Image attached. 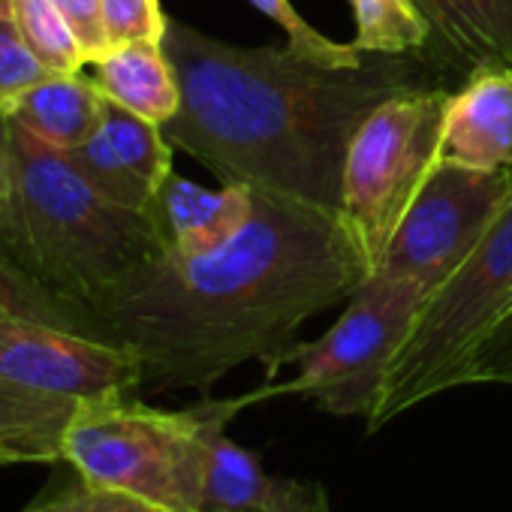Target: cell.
I'll return each mask as SVG.
<instances>
[{
	"mask_svg": "<svg viewBox=\"0 0 512 512\" xmlns=\"http://www.w3.org/2000/svg\"><path fill=\"white\" fill-rule=\"evenodd\" d=\"M368 275L338 211L253 190V214L229 244L199 256L160 250L88 323L91 335L139 359L142 389L208 395L244 362L275 377L299 329L347 302Z\"/></svg>",
	"mask_w": 512,
	"mask_h": 512,
	"instance_id": "6da1fadb",
	"label": "cell"
},
{
	"mask_svg": "<svg viewBox=\"0 0 512 512\" xmlns=\"http://www.w3.org/2000/svg\"><path fill=\"white\" fill-rule=\"evenodd\" d=\"M163 52L181 103L163 124L172 148L223 184H244L329 211L341 205L344 160L359 124L389 97L449 85L419 55H368L359 67H323L287 49H241L178 19Z\"/></svg>",
	"mask_w": 512,
	"mask_h": 512,
	"instance_id": "7a4b0ae2",
	"label": "cell"
},
{
	"mask_svg": "<svg viewBox=\"0 0 512 512\" xmlns=\"http://www.w3.org/2000/svg\"><path fill=\"white\" fill-rule=\"evenodd\" d=\"M0 241L46 293L85 323L124 278L163 250L145 211L103 196L64 151L13 121L10 202Z\"/></svg>",
	"mask_w": 512,
	"mask_h": 512,
	"instance_id": "3957f363",
	"label": "cell"
},
{
	"mask_svg": "<svg viewBox=\"0 0 512 512\" xmlns=\"http://www.w3.org/2000/svg\"><path fill=\"white\" fill-rule=\"evenodd\" d=\"M260 392L202 398L184 410H160L133 395L85 404L67 425L61 461L85 485L124 494L154 512H202L211 437Z\"/></svg>",
	"mask_w": 512,
	"mask_h": 512,
	"instance_id": "277c9868",
	"label": "cell"
},
{
	"mask_svg": "<svg viewBox=\"0 0 512 512\" xmlns=\"http://www.w3.org/2000/svg\"><path fill=\"white\" fill-rule=\"evenodd\" d=\"M142 389L139 359L112 341L40 320H0V464L61 461L73 416Z\"/></svg>",
	"mask_w": 512,
	"mask_h": 512,
	"instance_id": "5b68a950",
	"label": "cell"
},
{
	"mask_svg": "<svg viewBox=\"0 0 512 512\" xmlns=\"http://www.w3.org/2000/svg\"><path fill=\"white\" fill-rule=\"evenodd\" d=\"M512 296V190L473 253L440 284L395 353L368 431L422 401L461 389V371Z\"/></svg>",
	"mask_w": 512,
	"mask_h": 512,
	"instance_id": "8992f818",
	"label": "cell"
},
{
	"mask_svg": "<svg viewBox=\"0 0 512 512\" xmlns=\"http://www.w3.org/2000/svg\"><path fill=\"white\" fill-rule=\"evenodd\" d=\"M425 302L428 290L413 278L368 275L326 335L296 344L287 362L296 365V377L260 386V401L296 395L314 401L323 413L362 416L368 422L389 365L413 332Z\"/></svg>",
	"mask_w": 512,
	"mask_h": 512,
	"instance_id": "52a82bcc",
	"label": "cell"
},
{
	"mask_svg": "<svg viewBox=\"0 0 512 512\" xmlns=\"http://www.w3.org/2000/svg\"><path fill=\"white\" fill-rule=\"evenodd\" d=\"M449 94V85L395 94L383 100L350 139L338 220L371 275L383 260L398 220L440 160Z\"/></svg>",
	"mask_w": 512,
	"mask_h": 512,
	"instance_id": "ba28073f",
	"label": "cell"
},
{
	"mask_svg": "<svg viewBox=\"0 0 512 512\" xmlns=\"http://www.w3.org/2000/svg\"><path fill=\"white\" fill-rule=\"evenodd\" d=\"M512 190V169L479 172L437 160L398 220L380 275L413 278L428 296L446 284L488 232Z\"/></svg>",
	"mask_w": 512,
	"mask_h": 512,
	"instance_id": "9c48e42d",
	"label": "cell"
},
{
	"mask_svg": "<svg viewBox=\"0 0 512 512\" xmlns=\"http://www.w3.org/2000/svg\"><path fill=\"white\" fill-rule=\"evenodd\" d=\"M64 154L103 196L133 211H145L172 172V145L163 127L127 112L109 97L97 130Z\"/></svg>",
	"mask_w": 512,
	"mask_h": 512,
	"instance_id": "30bf717a",
	"label": "cell"
},
{
	"mask_svg": "<svg viewBox=\"0 0 512 512\" xmlns=\"http://www.w3.org/2000/svg\"><path fill=\"white\" fill-rule=\"evenodd\" d=\"M440 160L503 172L512 169V70L479 67L446 100Z\"/></svg>",
	"mask_w": 512,
	"mask_h": 512,
	"instance_id": "8fae6325",
	"label": "cell"
},
{
	"mask_svg": "<svg viewBox=\"0 0 512 512\" xmlns=\"http://www.w3.org/2000/svg\"><path fill=\"white\" fill-rule=\"evenodd\" d=\"M163 250L199 256L229 244L253 214V190L244 184L202 187L169 172L145 208Z\"/></svg>",
	"mask_w": 512,
	"mask_h": 512,
	"instance_id": "7c38bea8",
	"label": "cell"
},
{
	"mask_svg": "<svg viewBox=\"0 0 512 512\" xmlns=\"http://www.w3.org/2000/svg\"><path fill=\"white\" fill-rule=\"evenodd\" d=\"M202 512H332L320 482L275 476L226 428L211 437Z\"/></svg>",
	"mask_w": 512,
	"mask_h": 512,
	"instance_id": "4fadbf2b",
	"label": "cell"
},
{
	"mask_svg": "<svg viewBox=\"0 0 512 512\" xmlns=\"http://www.w3.org/2000/svg\"><path fill=\"white\" fill-rule=\"evenodd\" d=\"M431 25L428 61L449 79L479 67L512 70V0H413Z\"/></svg>",
	"mask_w": 512,
	"mask_h": 512,
	"instance_id": "5bb4252c",
	"label": "cell"
},
{
	"mask_svg": "<svg viewBox=\"0 0 512 512\" xmlns=\"http://www.w3.org/2000/svg\"><path fill=\"white\" fill-rule=\"evenodd\" d=\"M106 94L82 73H49L7 106V118L58 151H73L100 124Z\"/></svg>",
	"mask_w": 512,
	"mask_h": 512,
	"instance_id": "9a60e30c",
	"label": "cell"
},
{
	"mask_svg": "<svg viewBox=\"0 0 512 512\" xmlns=\"http://www.w3.org/2000/svg\"><path fill=\"white\" fill-rule=\"evenodd\" d=\"M94 67V82L100 85V91L127 112L157 127H163L178 112L181 91L163 43L139 40L115 46L109 55L94 61Z\"/></svg>",
	"mask_w": 512,
	"mask_h": 512,
	"instance_id": "2e32d148",
	"label": "cell"
},
{
	"mask_svg": "<svg viewBox=\"0 0 512 512\" xmlns=\"http://www.w3.org/2000/svg\"><path fill=\"white\" fill-rule=\"evenodd\" d=\"M356 37L353 46L365 55L428 58L431 25L413 0H350Z\"/></svg>",
	"mask_w": 512,
	"mask_h": 512,
	"instance_id": "e0dca14e",
	"label": "cell"
},
{
	"mask_svg": "<svg viewBox=\"0 0 512 512\" xmlns=\"http://www.w3.org/2000/svg\"><path fill=\"white\" fill-rule=\"evenodd\" d=\"M19 28L49 73H82L88 64L55 0H13Z\"/></svg>",
	"mask_w": 512,
	"mask_h": 512,
	"instance_id": "ac0fdd59",
	"label": "cell"
},
{
	"mask_svg": "<svg viewBox=\"0 0 512 512\" xmlns=\"http://www.w3.org/2000/svg\"><path fill=\"white\" fill-rule=\"evenodd\" d=\"M40 320V323H55L64 329L88 332V323L64 302H58L52 293H46L16 260L13 253L0 241V320Z\"/></svg>",
	"mask_w": 512,
	"mask_h": 512,
	"instance_id": "d6986e66",
	"label": "cell"
},
{
	"mask_svg": "<svg viewBox=\"0 0 512 512\" xmlns=\"http://www.w3.org/2000/svg\"><path fill=\"white\" fill-rule=\"evenodd\" d=\"M250 7L260 10L266 19H272L278 28H284L287 34V46L314 61V64H323V67H359L368 55L359 52L353 43H335L329 37H323L317 28H311L299 10L290 4V0H247Z\"/></svg>",
	"mask_w": 512,
	"mask_h": 512,
	"instance_id": "ffe728a7",
	"label": "cell"
},
{
	"mask_svg": "<svg viewBox=\"0 0 512 512\" xmlns=\"http://www.w3.org/2000/svg\"><path fill=\"white\" fill-rule=\"evenodd\" d=\"M46 76L49 70L37 61L19 28L13 0H0V106L7 109L19 94Z\"/></svg>",
	"mask_w": 512,
	"mask_h": 512,
	"instance_id": "44dd1931",
	"label": "cell"
},
{
	"mask_svg": "<svg viewBox=\"0 0 512 512\" xmlns=\"http://www.w3.org/2000/svg\"><path fill=\"white\" fill-rule=\"evenodd\" d=\"M512 386V296L461 371V386Z\"/></svg>",
	"mask_w": 512,
	"mask_h": 512,
	"instance_id": "7402d4cb",
	"label": "cell"
},
{
	"mask_svg": "<svg viewBox=\"0 0 512 512\" xmlns=\"http://www.w3.org/2000/svg\"><path fill=\"white\" fill-rule=\"evenodd\" d=\"M103 19L109 31V43H163L169 16L160 10V0H103Z\"/></svg>",
	"mask_w": 512,
	"mask_h": 512,
	"instance_id": "603a6c76",
	"label": "cell"
},
{
	"mask_svg": "<svg viewBox=\"0 0 512 512\" xmlns=\"http://www.w3.org/2000/svg\"><path fill=\"white\" fill-rule=\"evenodd\" d=\"M25 512H154V509L145 506V503H139V500L124 497V494L85 485L79 479L76 485L58 491L55 497H46V500L31 503Z\"/></svg>",
	"mask_w": 512,
	"mask_h": 512,
	"instance_id": "cb8c5ba5",
	"label": "cell"
},
{
	"mask_svg": "<svg viewBox=\"0 0 512 512\" xmlns=\"http://www.w3.org/2000/svg\"><path fill=\"white\" fill-rule=\"evenodd\" d=\"M55 4H58L61 16L67 19L88 64H94L112 52L106 19H103V0H55Z\"/></svg>",
	"mask_w": 512,
	"mask_h": 512,
	"instance_id": "d4e9b609",
	"label": "cell"
},
{
	"mask_svg": "<svg viewBox=\"0 0 512 512\" xmlns=\"http://www.w3.org/2000/svg\"><path fill=\"white\" fill-rule=\"evenodd\" d=\"M7 202H10V157L0 154V220L7 214Z\"/></svg>",
	"mask_w": 512,
	"mask_h": 512,
	"instance_id": "484cf974",
	"label": "cell"
},
{
	"mask_svg": "<svg viewBox=\"0 0 512 512\" xmlns=\"http://www.w3.org/2000/svg\"><path fill=\"white\" fill-rule=\"evenodd\" d=\"M0 154L10 157V118L4 106H0Z\"/></svg>",
	"mask_w": 512,
	"mask_h": 512,
	"instance_id": "4316f807",
	"label": "cell"
}]
</instances>
